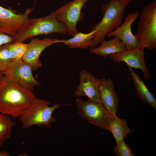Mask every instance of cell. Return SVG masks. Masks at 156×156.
<instances>
[{
	"label": "cell",
	"mask_w": 156,
	"mask_h": 156,
	"mask_svg": "<svg viewBox=\"0 0 156 156\" xmlns=\"http://www.w3.org/2000/svg\"><path fill=\"white\" fill-rule=\"evenodd\" d=\"M128 3L120 0H111L101 6L103 14L101 19L91 27L96 31L90 48L96 47L104 40L107 35L122 24L125 10Z\"/></svg>",
	"instance_id": "cell-2"
},
{
	"label": "cell",
	"mask_w": 156,
	"mask_h": 156,
	"mask_svg": "<svg viewBox=\"0 0 156 156\" xmlns=\"http://www.w3.org/2000/svg\"><path fill=\"white\" fill-rule=\"evenodd\" d=\"M27 47V44L22 42L10 43L9 50L11 58L13 62L22 59L26 51Z\"/></svg>",
	"instance_id": "cell-20"
},
{
	"label": "cell",
	"mask_w": 156,
	"mask_h": 156,
	"mask_svg": "<svg viewBox=\"0 0 156 156\" xmlns=\"http://www.w3.org/2000/svg\"><path fill=\"white\" fill-rule=\"evenodd\" d=\"M16 122L12 121L10 116L0 113V148L11 137L13 127Z\"/></svg>",
	"instance_id": "cell-19"
},
{
	"label": "cell",
	"mask_w": 156,
	"mask_h": 156,
	"mask_svg": "<svg viewBox=\"0 0 156 156\" xmlns=\"http://www.w3.org/2000/svg\"><path fill=\"white\" fill-rule=\"evenodd\" d=\"M135 87V92L140 100L146 103L156 110V99L150 91L140 76L131 68L128 67Z\"/></svg>",
	"instance_id": "cell-15"
},
{
	"label": "cell",
	"mask_w": 156,
	"mask_h": 156,
	"mask_svg": "<svg viewBox=\"0 0 156 156\" xmlns=\"http://www.w3.org/2000/svg\"><path fill=\"white\" fill-rule=\"evenodd\" d=\"M109 131L112 133L117 145L124 141L125 138L133 131L129 127L126 119H121L117 116L111 123Z\"/></svg>",
	"instance_id": "cell-18"
},
{
	"label": "cell",
	"mask_w": 156,
	"mask_h": 156,
	"mask_svg": "<svg viewBox=\"0 0 156 156\" xmlns=\"http://www.w3.org/2000/svg\"><path fill=\"white\" fill-rule=\"evenodd\" d=\"M31 66L22 59L12 62L7 70L2 73L23 88L33 91L35 87L41 84L34 78Z\"/></svg>",
	"instance_id": "cell-8"
},
{
	"label": "cell",
	"mask_w": 156,
	"mask_h": 156,
	"mask_svg": "<svg viewBox=\"0 0 156 156\" xmlns=\"http://www.w3.org/2000/svg\"><path fill=\"white\" fill-rule=\"evenodd\" d=\"M78 112L81 118L89 123L103 130H109L110 124L115 116L109 112L101 102L88 100L76 99Z\"/></svg>",
	"instance_id": "cell-6"
},
{
	"label": "cell",
	"mask_w": 156,
	"mask_h": 156,
	"mask_svg": "<svg viewBox=\"0 0 156 156\" xmlns=\"http://www.w3.org/2000/svg\"><path fill=\"white\" fill-rule=\"evenodd\" d=\"M114 152L117 156H133L134 154L132 152L130 146L127 144L125 141L116 146L113 147Z\"/></svg>",
	"instance_id": "cell-22"
},
{
	"label": "cell",
	"mask_w": 156,
	"mask_h": 156,
	"mask_svg": "<svg viewBox=\"0 0 156 156\" xmlns=\"http://www.w3.org/2000/svg\"><path fill=\"white\" fill-rule=\"evenodd\" d=\"M139 16V12L136 11L128 14L123 23L114 30L109 33L107 37L116 38L121 40L125 44L127 50H132L138 47L139 43L135 35L132 33V25Z\"/></svg>",
	"instance_id": "cell-11"
},
{
	"label": "cell",
	"mask_w": 156,
	"mask_h": 156,
	"mask_svg": "<svg viewBox=\"0 0 156 156\" xmlns=\"http://www.w3.org/2000/svg\"><path fill=\"white\" fill-rule=\"evenodd\" d=\"M67 32L66 25L57 21L54 11L44 17L29 18L13 37V42H23L38 35L53 33L65 34Z\"/></svg>",
	"instance_id": "cell-3"
},
{
	"label": "cell",
	"mask_w": 156,
	"mask_h": 156,
	"mask_svg": "<svg viewBox=\"0 0 156 156\" xmlns=\"http://www.w3.org/2000/svg\"><path fill=\"white\" fill-rule=\"evenodd\" d=\"M37 98L33 91L4 76L0 81V113L19 118Z\"/></svg>",
	"instance_id": "cell-1"
},
{
	"label": "cell",
	"mask_w": 156,
	"mask_h": 156,
	"mask_svg": "<svg viewBox=\"0 0 156 156\" xmlns=\"http://www.w3.org/2000/svg\"><path fill=\"white\" fill-rule=\"evenodd\" d=\"M50 102L36 98L31 106L19 118L25 129L34 125L44 127L51 129L52 124L56 121L52 114L62 104H55L49 106Z\"/></svg>",
	"instance_id": "cell-4"
},
{
	"label": "cell",
	"mask_w": 156,
	"mask_h": 156,
	"mask_svg": "<svg viewBox=\"0 0 156 156\" xmlns=\"http://www.w3.org/2000/svg\"><path fill=\"white\" fill-rule=\"evenodd\" d=\"M56 39L49 38L41 40L37 38L31 39L27 44V49L22 60L30 65L33 70H36L42 66L39 60L41 53L45 49L56 43Z\"/></svg>",
	"instance_id": "cell-12"
},
{
	"label": "cell",
	"mask_w": 156,
	"mask_h": 156,
	"mask_svg": "<svg viewBox=\"0 0 156 156\" xmlns=\"http://www.w3.org/2000/svg\"><path fill=\"white\" fill-rule=\"evenodd\" d=\"M96 33L95 30L87 34L78 32L71 38L66 40L57 39L56 43H62L70 49H88L90 48Z\"/></svg>",
	"instance_id": "cell-17"
},
{
	"label": "cell",
	"mask_w": 156,
	"mask_h": 156,
	"mask_svg": "<svg viewBox=\"0 0 156 156\" xmlns=\"http://www.w3.org/2000/svg\"><path fill=\"white\" fill-rule=\"evenodd\" d=\"M10 155L9 153L6 151L0 150V156H9Z\"/></svg>",
	"instance_id": "cell-24"
},
{
	"label": "cell",
	"mask_w": 156,
	"mask_h": 156,
	"mask_svg": "<svg viewBox=\"0 0 156 156\" xmlns=\"http://www.w3.org/2000/svg\"><path fill=\"white\" fill-rule=\"evenodd\" d=\"M12 42V37L0 32V47Z\"/></svg>",
	"instance_id": "cell-23"
},
{
	"label": "cell",
	"mask_w": 156,
	"mask_h": 156,
	"mask_svg": "<svg viewBox=\"0 0 156 156\" xmlns=\"http://www.w3.org/2000/svg\"><path fill=\"white\" fill-rule=\"evenodd\" d=\"M127 50L126 47L120 40L113 38L109 40H103L97 47L90 48V53L106 58L108 55Z\"/></svg>",
	"instance_id": "cell-16"
},
{
	"label": "cell",
	"mask_w": 156,
	"mask_h": 156,
	"mask_svg": "<svg viewBox=\"0 0 156 156\" xmlns=\"http://www.w3.org/2000/svg\"><path fill=\"white\" fill-rule=\"evenodd\" d=\"M10 43L0 47V71L2 73L7 70L13 62L9 50Z\"/></svg>",
	"instance_id": "cell-21"
},
{
	"label": "cell",
	"mask_w": 156,
	"mask_h": 156,
	"mask_svg": "<svg viewBox=\"0 0 156 156\" xmlns=\"http://www.w3.org/2000/svg\"><path fill=\"white\" fill-rule=\"evenodd\" d=\"M101 102L110 113L116 116V113L119 98L114 87V82L110 79H98Z\"/></svg>",
	"instance_id": "cell-14"
},
{
	"label": "cell",
	"mask_w": 156,
	"mask_h": 156,
	"mask_svg": "<svg viewBox=\"0 0 156 156\" xmlns=\"http://www.w3.org/2000/svg\"><path fill=\"white\" fill-rule=\"evenodd\" d=\"M135 36L139 48L153 51L156 48V0L143 8Z\"/></svg>",
	"instance_id": "cell-5"
},
{
	"label": "cell",
	"mask_w": 156,
	"mask_h": 156,
	"mask_svg": "<svg viewBox=\"0 0 156 156\" xmlns=\"http://www.w3.org/2000/svg\"><path fill=\"white\" fill-rule=\"evenodd\" d=\"M34 9V7L27 8L23 13H17L10 7L6 8L0 5V32L14 37L29 18Z\"/></svg>",
	"instance_id": "cell-9"
},
{
	"label": "cell",
	"mask_w": 156,
	"mask_h": 156,
	"mask_svg": "<svg viewBox=\"0 0 156 156\" xmlns=\"http://www.w3.org/2000/svg\"><path fill=\"white\" fill-rule=\"evenodd\" d=\"M4 76L2 72L0 71V81L3 78Z\"/></svg>",
	"instance_id": "cell-26"
},
{
	"label": "cell",
	"mask_w": 156,
	"mask_h": 156,
	"mask_svg": "<svg viewBox=\"0 0 156 156\" xmlns=\"http://www.w3.org/2000/svg\"><path fill=\"white\" fill-rule=\"evenodd\" d=\"M88 0H73L54 11L57 21L64 24L68 29L67 34L73 37L78 31L77 23L83 20L82 9Z\"/></svg>",
	"instance_id": "cell-7"
},
{
	"label": "cell",
	"mask_w": 156,
	"mask_h": 156,
	"mask_svg": "<svg viewBox=\"0 0 156 156\" xmlns=\"http://www.w3.org/2000/svg\"><path fill=\"white\" fill-rule=\"evenodd\" d=\"M115 63L125 62L128 67L141 70L142 78L148 81L152 78V75L146 64L144 50L138 48L108 55Z\"/></svg>",
	"instance_id": "cell-10"
},
{
	"label": "cell",
	"mask_w": 156,
	"mask_h": 156,
	"mask_svg": "<svg viewBox=\"0 0 156 156\" xmlns=\"http://www.w3.org/2000/svg\"><path fill=\"white\" fill-rule=\"evenodd\" d=\"M74 94L78 97L86 96L89 100L101 102L98 79L86 70L81 71L79 84L76 87Z\"/></svg>",
	"instance_id": "cell-13"
},
{
	"label": "cell",
	"mask_w": 156,
	"mask_h": 156,
	"mask_svg": "<svg viewBox=\"0 0 156 156\" xmlns=\"http://www.w3.org/2000/svg\"><path fill=\"white\" fill-rule=\"evenodd\" d=\"M122 1L125 3H129L133 1V0H120Z\"/></svg>",
	"instance_id": "cell-25"
}]
</instances>
